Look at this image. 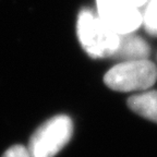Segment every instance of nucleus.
<instances>
[{"label": "nucleus", "mask_w": 157, "mask_h": 157, "mask_svg": "<svg viewBox=\"0 0 157 157\" xmlns=\"http://www.w3.org/2000/svg\"><path fill=\"white\" fill-rule=\"evenodd\" d=\"M78 37L82 47L94 59L110 58L119 44V34L91 10L83 9L78 17Z\"/></svg>", "instance_id": "nucleus-1"}, {"label": "nucleus", "mask_w": 157, "mask_h": 157, "mask_svg": "<svg viewBox=\"0 0 157 157\" xmlns=\"http://www.w3.org/2000/svg\"><path fill=\"white\" fill-rule=\"evenodd\" d=\"M157 80V67L148 59L119 62L105 74L104 82L118 92L145 91Z\"/></svg>", "instance_id": "nucleus-2"}, {"label": "nucleus", "mask_w": 157, "mask_h": 157, "mask_svg": "<svg viewBox=\"0 0 157 157\" xmlns=\"http://www.w3.org/2000/svg\"><path fill=\"white\" fill-rule=\"evenodd\" d=\"M98 17L117 34L133 33L142 25L139 8L124 0H96Z\"/></svg>", "instance_id": "nucleus-4"}, {"label": "nucleus", "mask_w": 157, "mask_h": 157, "mask_svg": "<svg viewBox=\"0 0 157 157\" xmlns=\"http://www.w3.org/2000/svg\"><path fill=\"white\" fill-rule=\"evenodd\" d=\"M142 17L145 31L152 36H157V0H150L147 2Z\"/></svg>", "instance_id": "nucleus-7"}, {"label": "nucleus", "mask_w": 157, "mask_h": 157, "mask_svg": "<svg viewBox=\"0 0 157 157\" xmlns=\"http://www.w3.org/2000/svg\"><path fill=\"white\" fill-rule=\"evenodd\" d=\"M151 54L150 45L134 33L119 35V44L110 57L113 60L124 62L148 59Z\"/></svg>", "instance_id": "nucleus-5"}, {"label": "nucleus", "mask_w": 157, "mask_h": 157, "mask_svg": "<svg viewBox=\"0 0 157 157\" xmlns=\"http://www.w3.org/2000/svg\"><path fill=\"white\" fill-rule=\"evenodd\" d=\"M128 106L137 115L157 123V91H148L131 96L128 99Z\"/></svg>", "instance_id": "nucleus-6"}, {"label": "nucleus", "mask_w": 157, "mask_h": 157, "mask_svg": "<svg viewBox=\"0 0 157 157\" xmlns=\"http://www.w3.org/2000/svg\"><path fill=\"white\" fill-rule=\"evenodd\" d=\"M2 157H31L27 148L22 145H14L8 148L2 155Z\"/></svg>", "instance_id": "nucleus-8"}, {"label": "nucleus", "mask_w": 157, "mask_h": 157, "mask_svg": "<svg viewBox=\"0 0 157 157\" xmlns=\"http://www.w3.org/2000/svg\"><path fill=\"white\" fill-rule=\"evenodd\" d=\"M124 1H127L128 3H130V5L134 6V7H136V8H141L146 5L150 0H124Z\"/></svg>", "instance_id": "nucleus-9"}, {"label": "nucleus", "mask_w": 157, "mask_h": 157, "mask_svg": "<svg viewBox=\"0 0 157 157\" xmlns=\"http://www.w3.org/2000/svg\"><path fill=\"white\" fill-rule=\"evenodd\" d=\"M73 133L71 118L59 115L50 118L33 133L29 144L31 157H55L69 143Z\"/></svg>", "instance_id": "nucleus-3"}, {"label": "nucleus", "mask_w": 157, "mask_h": 157, "mask_svg": "<svg viewBox=\"0 0 157 157\" xmlns=\"http://www.w3.org/2000/svg\"><path fill=\"white\" fill-rule=\"evenodd\" d=\"M156 58H157V55H156Z\"/></svg>", "instance_id": "nucleus-10"}]
</instances>
